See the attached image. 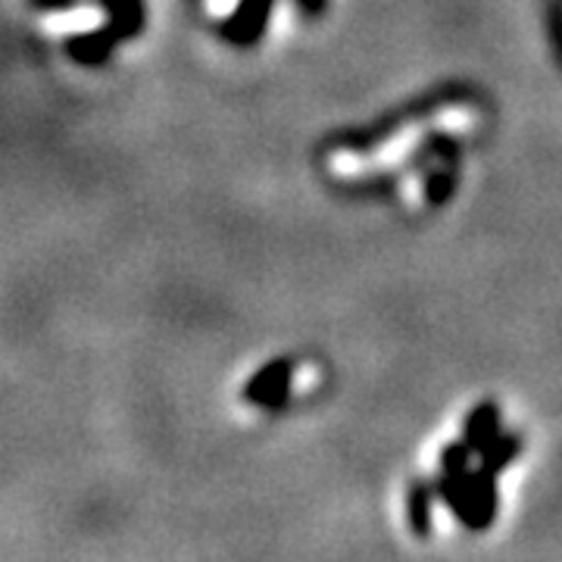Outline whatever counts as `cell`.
<instances>
[{"label":"cell","mask_w":562,"mask_h":562,"mask_svg":"<svg viewBox=\"0 0 562 562\" xmlns=\"http://www.w3.org/2000/svg\"><path fill=\"white\" fill-rule=\"evenodd\" d=\"M94 0H47V13H41L44 20L50 13H57L50 22H44V32L54 41H66L76 44V38L85 41V35L98 32V20H94Z\"/></svg>","instance_id":"obj_1"}]
</instances>
